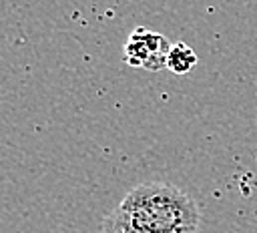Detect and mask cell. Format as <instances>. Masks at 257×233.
Wrapping results in <instances>:
<instances>
[{
	"label": "cell",
	"mask_w": 257,
	"mask_h": 233,
	"mask_svg": "<svg viewBox=\"0 0 257 233\" xmlns=\"http://www.w3.org/2000/svg\"><path fill=\"white\" fill-rule=\"evenodd\" d=\"M197 54L195 50L185 44V42H175L171 44L169 56H167V68L175 74H187L193 70V66L197 64Z\"/></svg>",
	"instance_id": "3957f363"
},
{
	"label": "cell",
	"mask_w": 257,
	"mask_h": 233,
	"mask_svg": "<svg viewBox=\"0 0 257 233\" xmlns=\"http://www.w3.org/2000/svg\"><path fill=\"white\" fill-rule=\"evenodd\" d=\"M195 199L171 183H141L104 217L100 233H199Z\"/></svg>",
	"instance_id": "6da1fadb"
},
{
	"label": "cell",
	"mask_w": 257,
	"mask_h": 233,
	"mask_svg": "<svg viewBox=\"0 0 257 233\" xmlns=\"http://www.w3.org/2000/svg\"><path fill=\"white\" fill-rule=\"evenodd\" d=\"M171 50V42L161 32L149 28H135L124 42V62L133 68L145 70H161L167 66V56Z\"/></svg>",
	"instance_id": "7a4b0ae2"
}]
</instances>
